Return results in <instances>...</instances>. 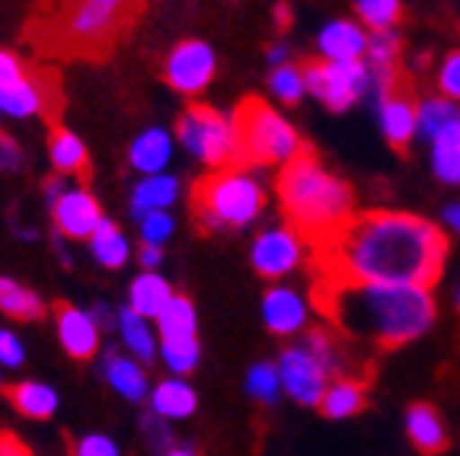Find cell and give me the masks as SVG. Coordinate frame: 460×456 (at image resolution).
I'll return each mask as SVG.
<instances>
[{
  "instance_id": "cell-1",
  "label": "cell",
  "mask_w": 460,
  "mask_h": 456,
  "mask_svg": "<svg viewBox=\"0 0 460 456\" xmlns=\"http://www.w3.org/2000/svg\"><path fill=\"white\" fill-rule=\"evenodd\" d=\"M316 281H384L435 287L451 252L438 224L406 211H365L314 246Z\"/></svg>"
},
{
  "instance_id": "cell-2",
  "label": "cell",
  "mask_w": 460,
  "mask_h": 456,
  "mask_svg": "<svg viewBox=\"0 0 460 456\" xmlns=\"http://www.w3.org/2000/svg\"><path fill=\"white\" fill-rule=\"evenodd\" d=\"M316 307L332 329L374 348H402L435 326L431 287L384 281H316Z\"/></svg>"
},
{
  "instance_id": "cell-3",
  "label": "cell",
  "mask_w": 460,
  "mask_h": 456,
  "mask_svg": "<svg viewBox=\"0 0 460 456\" xmlns=\"http://www.w3.org/2000/svg\"><path fill=\"white\" fill-rule=\"evenodd\" d=\"M275 189L288 224L310 242V250L358 215L349 182L326 170L310 150L281 166Z\"/></svg>"
},
{
  "instance_id": "cell-4",
  "label": "cell",
  "mask_w": 460,
  "mask_h": 456,
  "mask_svg": "<svg viewBox=\"0 0 460 456\" xmlns=\"http://www.w3.org/2000/svg\"><path fill=\"white\" fill-rule=\"evenodd\" d=\"M262 207H266V192L243 166L215 170L192 189V211L205 230L250 227L262 215Z\"/></svg>"
},
{
  "instance_id": "cell-5",
  "label": "cell",
  "mask_w": 460,
  "mask_h": 456,
  "mask_svg": "<svg viewBox=\"0 0 460 456\" xmlns=\"http://www.w3.org/2000/svg\"><path fill=\"white\" fill-rule=\"evenodd\" d=\"M234 125H237L243 163L285 166L304 153V141L295 131V125L285 115H279V109L256 100V96H246L240 102L234 112Z\"/></svg>"
},
{
  "instance_id": "cell-6",
  "label": "cell",
  "mask_w": 460,
  "mask_h": 456,
  "mask_svg": "<svg viewBox=\"0 0 460 456\" xmlns=\"http://www.w3.org/2000/svg\"><path fill=\"white\" fill-rule=\"evenodd\" d=\"M137 0H74L58 26L67 55H106L125 36Z\"/></svg>"
},
{
  "instance_id": "cell-7",
  "label": "cell",
  "mask_w": 460,
  "mask_h": 456,
  "mask_svg": "<svg viewBox=\"0 0 460 456\" xmlns=\"http://www.w3.org/2000/svg\"><path fill=\"white\" fill-rule=\"evenodd\" d=\"M176 137L195 160L215 166V170L243 163L234 115L227 118L211 106H189L176 121Z\"/></svg>"
},
{
  "instance_id": "cell-8",
  "label": "cell",
  "mask_w": 460,
  "mask_h": 456,
  "mask_svg": "<svg viewBox=\"0 0 460 456\" xmlns=\"http://www.w3.org/2000/svg\"><path fill=\"white\" fill-rule=\"evenodd\" d=\"M304 77H307V93L316 96L330 112H345L355 102L365 100L371 90L374 74L371 65L365 61H307L304 65Z\"/></svg>"
},
{
  "instance_id": "cell-9",
  "label": "cell",
  "mask_w": 460,
  "mask_h": 456,
  "mask_svg": "<svg viewBox=\"0 0 460 456\" xmlns=\"http://www.w3.org/2000/svg\"><path fill=\"white\" fill-rule=\"evenodd\" d=\"M310 242L297 233L291 224H279V227H269L252 240L250 262L256 268V275L269 281H279L291 271H297V265L307 256Z\"/></svg>"
},
{
  "instance_id": "cell-10",
  "label": "cell",
  "mask_w": 460,
  "mask_h": 456,
  "mask_svg": "<svg viewBox=\"0 0 460 456\" xmlns=\"http://www.w3.org/2000/svg\"><path fill=\"white\" fill-rule=\"evenodd\" d=\"M279 373H281V386L297 406H310L320 408L326 386H330L332 373L326 371L320 357L307 348V345H295V348H285L279 357Z\"/></svg>"
},
{
  "instance_id": "cell-11",
  "label": "cell",
  "mask_w": 460,
  "mask_h": 456,
  "mask_svg": "<svg viewBox=\"0 0 460 456\" xmlns=\"http://www.w3.org/2000/svg\"><path fill=\"white\" fill-rule=\"evenodd\" d=\"M215 71H217L215 48L208 42H201V39H186V42H180L170 51L164 77L176 93L199 96L215 80Z\"/></svg>"
},
{
  "instance_id": "cell-12",
  "label": "cell",
  "mask_w": 460,
  "mask_h": 456,
  "mask_svg": "<svg viewBox=\"0 0 460 456\" xmlns=\"http://www.w3.org/2000/svg\"><path fill=\"white\" fill-rule=\"evenodd\" d=\"M51 221L58 233L67 240H90L102 224L100 201L86 189H67L58 201H51Z\"/></svg>"
},
{
  "instance_id": "cell-13",
  "label": "cell",
  "mask_w": 460,
  "mask_h": 456,
  "mask_svg": "<svg viewBox=\"0 0 460 456\" xmlns=\"http://www.w3.org/2000/svg\"><path fill=\"white\" fill-rule=\"evenodd\" d=\"M55 329L61 348L74 361H90L100 351V322L93 320V313L71 303H55Z\"/></svg>"
},
{
  "instance_id": "cell-14",
  "label": "cell",
  "mask_w": 460,
  "mask_h": 456,
  "mask_svg": "<svg viewBox=\"0 0 460 456\" xmlns=\"http://www.w3.org/2000/svg\"><path fill=\"white\" fill-rule=\"evenodd\" d=\"M310 303L295 291V287L275 285L262 297V322L272 336H295L307 326Z\"/></svg>"
},
{
  "instance_id": "cell-15",
  "label": "cell",
  "mask_w": 460,
  "mask_h": 456,
  "mask_svg": "<svg viewBox=\"0 0 460 456\" xmlns=\"http://www.w3.org/2000/svg\"><path fill=\"white\" fill-rule=\"evenodd\" d=\"M367 29L355 20H332L320 29L316 51L323 61H365L367 57Z\"/></svg>"
},
{
  "instance_id": "cell-16",
  "label": "cell",
  "mask_w": 460,
  "mask_h": 456,
  "mask_svg": "<svg viewBox=\"0 0 460 456\" xmlns=\"http://www.w3.org/2000/svg\"><path fill=\"white\" fill-rule=\"evenodd\" d=\"M377 121L390 147L402 150L412 137H419V106L402 93L377 96Z\"/></svg>"
},
{
  "instance_id": "cell-17",
  "label": "cell",
  "mask_w": 460,
  "mask_h": 456,
  "mask_svg": "<svg viewBox=\"0 0 460 456\" xmlns=\"http://www.w3.org/2000/svg\"><path fill=\"white\" fill-rule=\"evenodd\" d=\"M0 112L10 118H32V115L49 112V90L42 80L26 71L20 80L0 86Z\"/></svg>"
},
{
  "instance_id": "cell-18",
  "label": "cell",
  "mask_w": 460,
  "mask_h": 456,
  "mask_svg": "<svg viewBox=\"0 0 460 456\" xmlns=\"http://www.w3.org/2000/svg\"><path fill=\"white\" fill-rule=\"evenodd\" d=\"M406 434H410L412 447L422 450V453H429V456L445 453L447 441H451V434H447L438 408L429 406V402H416V406H410V412H406Z\"/></svg>"
},
{
  "instance_id": "cell-19",
  "label": "cell",
  "mask_w": 460,
  "mask_h": 456,
  "mask_svg": "<svg viewBox=\"0 0 460 456\" xmlns=\"http://www.w3.org/2000/svg\"><path fill=\"white\" fill-rule=\"evenodd\" d=\"M172 157V137L164 128H147L131 141L128 147V163L131 170H137L141 176H157L166 170Z\"/></svg>"
},
{
  "instance_id": "cell-20",
  "label": "cell",
  "mask_w": 460,
  "mask_h": 456,
  "mask_svg": "<svg viewBox=\"0 0 460 456\" xmlns=\"http://www.w3.org/2000/svg\"><path fill=\"white\" fill-rule=\"evenodd\" d=\"M180 198V179L157 172V176H144L135 189H131V215L141 221L151 211H170Z\"/></svg>"
},
{
  "instance_id": "cell-21",
  "label": "cell",
  "mask_w": 460,
  "mask_h": 456,
  "mask_svg": "<svg viewBox=\"0 0 460 456\" xmlns=\"http://www.w3.org/2000/svg\"><path fill=\"white\" fill-rule=\"evenodd\" d=\"M172 297L176 294H172L170 281L160 271H141L128 287V307L137 310L141 316H147V320H157L170 307Z\"/></svg>"
},
{
  "instance_id": "cell-22",
  "label": "cell",
  "mask_w": 460,
  "mask_h": 456,
  "mask_svg": "<svg viewBox=\"0 0 460 456\" xmlns=\"http://www.w3.org/2000/svg\"><path fill=\"white\" fill-rule=\"evenodd\" d=\"M195 408H199V396H195V390L182 377H170L154 386L151 412L160 415V418L182 421V418H189V415H195Z\"/></svg>"
},
{
  "instance_id": "cell-23",
  "label": "cell",
  "mask_w": 460,
  "mask_h": 456,
  "mask_svg": "<svg viewBox=\"0 0 460 456\" xmlns=\"http://www.w3.org/2000/svg\"><path fill=\"white\" fill-rule=\"evenodd\" d=\"M367 402V383L358 377H339L326 386L323 399H320V412L332 421L352 418L365 408Z\"/></svg>"
},
{
  "instance_id": "cell-24",
  "label": "cell",
  "mask_w": 460,
  "mask_h": 456,
  "mask_svg": "<svg viewBox=\"0 0 460 456\" xmlns=\"http://www.w3.org/2000/svg\"><path fill=\"white\" fill-rule=\"evenodd\" d=\"M115 326H119V336H122L125 348H128L141 364H151L154 357L160 355V342H157V336H154L147 316H141L131 307H122L119 316H115Z\"/></svg>"
},
{
  "instance_id": "cell-25",
  "label": "cell",
  "mask_w": 460,
  "mask_h": 456,
  "mask_svg": "<svg viewBox=\"0 0 460 456\" xmlns=\"http://www.w3.org/2000/svg\"><path fill=\"white\" fill-rule=\"evenodd\" d=\"M431 172L445 186H460V115L429 141Z\"/></svg>"
},
{
  "instance_id": "cell-26",
  "label": "cell",
  "mask_w": 460,
  "mask_h": 456,
  "mask_svg": "<svg viewBox=\"0 0 460 456\" xmlns=\"http://www.w3.org/2000/svg\"><path fill=\"white\" fill-rule=\"evenodd\" d=\"M106 380L128 402H141L147 396V373H144V364L135 361V357L115 355L112 351L106 357Z\"/></svg>"
},
{
  "instance_id": "cell-27",
  "label": "cell",
  "mask_w": 460,
  "mask_h": 456,
  "mask_svg": "<svg viewBox=\"0 0 460 456\" xmlns=\"http://www.w3.org/2000/svg\"><path fill=\"white\" fill-rule=\"evenodd\" d=\"M49 157H51V166L58 172H65V176H86V147L74 131L61 128L55 125L51 128V137H49Z\"/></svg>"
},
{
  "instance_id": "cell-28",
  "label": "cell",
  "mask_w": 460,
  "mask_h": 456,
  "mask_svg": "<svg viewBox=\"0 0 460 456\" xmlns=\"http://www.w3.org/2000/svg\"><path fill=\"white\" fill-rule=\"evenodd\" d=\"M10 402L20 415L32 421H45L58 412V392L49 383H39V380H26V383H16L10 390Z\"/></svg>"
},
{
  "instance_id": "cell-29",
  "label": "cell",
  "mask_w": 460,
  "mask_h": 456,
  "mask_svg": "<svg viewBox=\"0 0 460 456\" xmlns=\"http://www.w3.org/2000/svg\"><path fill=\"white\" fill-rule=\"evenodd\" d=\"M0 313H7L10 320L20 322H36L45 316V303L36 291H29L20 281L0 278Z\"/></svg>"
},
{
  "instance_id": "cell-30",
  "label": "cell",
  "mask_w": 460,
  "mask_h": 456,
  "mask_svg": "<svg viewBox=\"0 0 460 456\" xmlns=\"http://www.w3.org/2000/svg\"><path fill=\"white\" fill-rule=\"evenodd\" d=\"M90 250H93V259L102 268H122L131 256V246L122 230H119V224L106 221V217H102V224L96 227V233L90 236Z\"/></svg>"
},
{
  "instance_id": "cell-31",
  "label": "cell",
  "mask_w": 460,
  "mask_h": 456,
  "mask_svg": "<svg viewBox=\"0 0 460 456\" xmlns=\"http://www.w3.org/2000/svg\"><path fill=\"white\" fill-rule=\"evenodd\" d=\"M160 357H164V364L172 371V377H186V373H192L199 367L201 345L195 336L160 338Z\"/></svg>"
},
{
  "instance_id": "cell-32",
  "label": "cell",
  "mask_w": 460,
  "mask_h": 456,
  "mask_svg": "<svg viewBox=\"0 0 460 456\" xmlns=\"http://www.w3.org/2000/svg\"><path fill=\"white\" fill-rule=\"evenodd\" d=\"M460 115V102H451L447 96H429L419 102V137L431 141L441 128H447L454 118Z\"/></svg>"
},
{
  "instance_id": "cell-33",
  "label": "cell",
  "mask_w": 460,
  "mask_h": 456,
  "mask_svg": "<svg viewBox=\"0 0 460 456\" xmlns=\"http://www.w3.org/2000/svg\"><path fill=\"white\" fill-rule=\"evenodd\" d=\"M157 329L160 336L170 338V336H195L199 332V313H195L192 300L176 294L170 300V307L157 316Z\"/></svg>"
},
{
  "instance_id": "cell-34",
  "label": "cell",
  "mask_w": 460,
  "mask_h": 456,
  "mask_svg": "<svg viewBox=\"0 0 460 456\" xmlns=\"http://www.w3.org/2000/svg\"><path fill=\"white\" fill-rule=\"evenodd\" d=\"M246 392H250L256 402H262V406H272L281 392H285L279 364H269V361L252 364L250 371H246Z\"/></svg>"
},
{
  "instance_id": "cell-35",
  "label": "cell",
  "mask_w": 460,
  "mask_h": 456,
  "mask_svg": "<svg viewBox=\"0 0 460 456\" xmlns=\"http://www.w3.org/2000/svg\"><path fill=\"white\" fill-rule=\"evenodd\" d=\"M355 13L358 22L371 32L394 29L402 16V0H355Z\"/></svg>"
},
{
  "instance_id": "cell-36",
  "label": "cell",
  "mask_w": 460,
  "mask_h": 456,
  "mask_svg": "<svg viewBox=\"0 0 460 456\" xmlns=\"http://www.w3.org/2000/svg\"><path fill=\"white\" fill-rule=\"evenodd\" d=\"M269 86H272V93L279 96V102H285V106H295V102H301V96L307 93V77H304V67H297V65L272 67Z\"/></svg>"
},
{
  "instance_id": "cell-37",
  "label": "cell",
  "mask_w": 460,
  "mask_h": 456,
  "mask_svg": "<svg viewBox=\"0 0 460 456\" xmlns=\"http://www.w3.org/2000/svg\"><path fill=\"white\" fill-rule=\"evenodd\" d=\"M396 55H400V39H396L394 29L371 32V42H367V65H371L374 74H394Z\"/></svg>"
},
{
  "instance_id": "cell-38",
  "label": "cell",
  "mask_w": 460,
  "mask_h": 456,
  "mask_svg": "<svg viewBox=\"0 0 460 456\" xmlns=\"http://www.w3.org/2000/svg\"><path fill=\"white\" fill-rule=\"evenodd\" d=\"M304 345H307L310 351H314L316 357H320V364H323L330 373H339L345 367L342 361V351H339L336 338H332V332H326V329H316V332H310L307 338H304Z\"/></svg>"
},
{
  "instance_id": "cell-39",
  "label": "cell",
  "mask_w": 460,
  "mask_h": 456,
  "mask_svg": "<svg viewBox=\"0 0 460 456\" xmlns=\"http://www.w3.org/2000/svg\"><path fill=\"white\" fill-rule=\"evenodd\" d=\"M137 224H141V242H147V246H164L172 236V230H176V221H172L170 211H151Z\"/></svg>"
},
{
  "instance_id": "cell-40",
  "label": "cell",
  "mask_w": 460,
  "mask_h": 456,
  "mask_svg": "<svg viewBox=\"0 0 460 456\" xmlns=\"http://www.w3.org/2000/svg\"><path fill=\"white\" fill-rule=\"evenodd\" d=\"M438 90L451 102H460V51H447L438 65Z\"/></svg>"
},
{
  "instance_id": "cell-41",
  "label": "cell",
  "mask_w": 460,
  "mask_h": 456,
  "mask_svg": "<svg viewBox=\"0 0 460 456\" xmlns=\"http://www.w3.org/2000/svg\"><path fill=\"white\" fill-rule=\"evenodd\" d=\"M74 456H119V443L109 434H86L74 443Z\"/></svg>"
},
{
  "instance_id": "cell-42",
  "label": "cell",
  "mask_w": 460,
  "mask_h": 456,
  "mask_svg": "<svg viewBox=\"0 0 460 456\" xmlns=\"http://www.w3.org/2000/svg\"><path fill=\"white\" fill-rule=\"evenodd\" d=\"M26 361V348L10 329H0V367H20Z\"/></svg>"
},
{
  "instance_id": "cell-43",
  "label": "cell",
  "mask_w": 460,
  "mask_h": 456,
  "mask_svg": "<svg viewBox=\"0 0 460 456\" xmlns=\"http://www.w3.org/2000/svg\"><path fill=\"white\" fill-rule=\"evenodd\" d=\"M22 74H26V65H22L20 57H16L13 51L0 48V86L13 83V80H20Z\"/></svg>"
},
{
  "instance_id": "cell-44",
  "label": "cell",
  "mask_w": 460,
  "mask_h": 456,
  "mask_svg": "<svg viewBox=\"0 0 460 456\" xmlns=\"http://www.w3.org/2000/svg\"><path fill=\"white\" fill-rule=\"evenodd\" d=\"M22 166V153L10 137L0 135V170L4 172H16Z\"/></svg>"
},
{
  "instance_id": "cell-45",
  "label": "cell",
  "mask_w": 460,
  "mask_h": 456,
  "mask_svg": "<svg viewBox=\"0 0 460 456\" xmlns=\"http://www.w3.org/2000/svg\"><path fill=\"white\" fill-rule=\"evenodd\" d=\"M0 456H32V453H29V447L20 437L4 431V434H0Z\"/></svg>"
},
{
  "instance_id": "cell-46",
  "label": "cell",
  "mask_w": 460,
  "mask_h": 456,
  "mask_svg": "<svg viewBox=\"0 0 460 456\" xmlns=\"http://www.w3.org/2000/svg\"><path fill=\"white\" fill-rule=\"evenodd\" d=\"M137 259H141L144 271H157L160 262H164V246H147V242H144L141 252H137Z\"/></svg>"
},
{
  "instance_id": "cell-47",
  "label": "cell",
  "mask_w": 460,
  "mask_h": 456,
  "mask_svg": "<svg viewBox=\"0 0 460 456\" xmlns=\"http://www.w3.org/2000/svg\"><path fill=\"white\" fill-rule=\"evenodd\" d=\"M445 227L454 230V233H460V201H454V205L445 207Z\"/></svg>"
},
{
  "instance_id": "cell-48",
  "label": "cell",
  "mask_w": 460,
  "mask_h": 456,
  "mask_svg": "<svg viewBox=\"0 0 460 456\" xmlns=\"http://www.w3.org/2000/svg\"><path fill=\"white\" fill-rule=\"evenodd\" d=\"M65 192H67V186L61 182V176H51L49 182H45V195H49V201H58Z\"/></svg>"
},
{
  "instance_id": "cell-49",
  "label": "cell",
  "mask_w": 460,
  "mask_h": 456,
  "mask_svg": "<svg viewBox=\"0 0 460 456\" xmlns=\"http://www.w3.org/2000/svg\"><path fill=\"white\" fill-rule=\"evenodd\" d=\"M269 65L272 67L288 65V45H272V48H269Z\"/></svg>"
},
{
  "instance_id": "cell-50",
  "label": "cell",
  "mask_w": 460,
  "mask_h": 456,
  "mask_svg": "<svg viewBox=\"0 0 460 456\" xmlns=\"http://www.w3.org/2000/svg\"><path fill=\"white\" fill-rule=\"evenodd\" d=\"M164 456H199L192 447H170V450H164Z\"/></svg>"
},
{
  "instance_id": "cell-51",
  "label": "cell",
  "mask_w": 460,
  "mask_h": 456,
  "mask_svg": "<svg viewBox=\"0 0 460 456\" xmlns=\"http://www.w3.org/2000/svg\"><path fill=\"white\" fill-rule=\"evenodd\" d=\"M275 20H281V22L291 20V13H288V7H275Z\"/></svg>"
},
{
  "instance_id": "cell-52",
  "label": "cell",
  "mask_w": 460,
  "mask_h": 456,
  "mask_svg": "<svg viewBox=\"0 0 460 456\" xmlns=\"http://www.w3.org/2000/svg\"><path fill=\"white\" fill-rule=\"evenodd\" d=\"M454 307H457V316H460V287L454 291Z\"/></svg>"
},
{
  "instance_id": "cell-53",
  "label": "cell",
  "mask_w": 460,
  "mask_h": 456,
  "mask_svg": "<svg viewBox=\"0 0 460 456\" xmlns=\"http://www.w3.org/2000/svg\"><path fill=\"white\" fill-rule=\"evenodd\" d=\"M0 118H4V112H0Z\"/></svg>"
}]
</instances>
